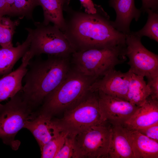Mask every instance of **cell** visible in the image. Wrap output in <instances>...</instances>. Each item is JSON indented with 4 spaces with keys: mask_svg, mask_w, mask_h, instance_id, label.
<instances>
[{
    "mask_svg": "<svg viewBox=\"0 0 158 158\" xmlns=\"http://www.w3.org/2000/svg\"><path fill=\"white\" fill-rule=\"evenodd\" d=\"M94 14L75 11L66 21L63 32L76 51L126 46V35L113 26L112 21L101 6L95 4Z\"/></svg>",
    "mask_w": 158,
    "mask_h": 158,
    "instance_id": "1",
    "label": "cell"
},
{
    "mask_svg": "<svg viewBox=\"0 0 158 158\" xmlns=\"http://www.w3.org/2000/svg\"><path fill=\"white\" fill-rule=\"evenodd\" d=\"M46 60L39 58L29 61L23 77L22 97L33 109L64 80L70 71L68 57L49 55Z\"/></svg>",
    "mask_w": 158,
    "mask_h": 158,
    "instance_id": "2",
    "label": "cell"
},
{
    "mask_svg": "<svg viewBox=\"0 0 158 158\" xmlns=\"http://www.w3.org/2000/svg\"><path fill=\"white\" fill-rule=\"evenodd\" d=\"M96 80L75 69L70 71L63 82L45 98L39 112L53 117L74 107L87 97L90 86Z\"/></svg>",
    "mask_w": 158,
    "mask_h": 158,
    "instance_id": "3",
    "label": "cell"
},
{
    "mask_svg": "<svg viewBox=\"0 0 158 158\" xmlns=\"http://www.w3.org/2000/svg\"><path fill=\"white\" fill-rule=\"evenodd\" d=\"M126 46L76 51L72 54L75 69L97 79L126 60Z\"/></svg>",
    "mask_w": 158,
    "mask_h": 158,
    "instance_id": "4",
    "label": "cell"
},
{
    "mask_svg": "<svg viewBox=\"0 0 158 158\" xmlns=\"http://www.w3.org/2000/svg\"><path fill=\"white\" fill-rule=\"evenodd\" d=\"M35 24L34 29L25 28L31 39L29 48L25 54L31 59L43 54L68 57L76 51L64 33L56 26L40 22H35Z\"/></svg>",
    "mask_w": 158,
    "mask_h": 158,
    "instance_id": "5",
    "label": "cell"
},
{
    "mask_svg": "<svg viewBox=\"0 0 158 158\" xmlns=\"http://www.w3.org/2000/svg\"><path fill=\"white\" fill-rule=\"evenodd\" d=\"M10 98L6 104L0 105V138L16 150L20 144L15 140L16 135L36 112L23 100L21 91Z\"/></svg>",
    "mask_w": 158,
    "mask_h": 158,
    "instance_id": "6",
    "label": "cell"
},
{
    "mask_svg": "<svg viewBox=\"0 0 158 158\" xmlns=\"http://www.w3.org/2000/svg\"><path fill=\"white\" fill-rule=\"evenodd\" d=\"M96 93L90 92L82 102L65 111L63 117L57 119L64 130L77 134L92 126L107 123L102 116Z\"/></svg>",
    "mask_w": 158,
    "mask_h": 158,
    "instance_id": "7",
    "label": "cell"
},
{
    "mask_svg": "<svg viewBox=\"0 0 158 158\" xmlns=\"http://www.w3.org/2000/svg\"><path fill=\"white\" fill-rule=\"evenodd\" d=\"M107 123L92 126L75 134L77 158H107L112 126Z\"/></svg>",
    "mask_w": 158,
    "mask_h": 158,
    "instance_id": "8",
    "label": "cell"
},
{
    "mask_svg": "<svg viewBox=\"0 0 158 158\" xmlns=\"http://www.w3.org/2000/svg\"><path fill=\"white\" fill-rule=\"evenodd\" d=\"M142 37L131 32L126 35V56L129 59V71L146 78L158 75V56L147 49Z\"/></svg>",
    "mask_w": 158,
    "mask_h": 158,
    "instance_id": "9",
    "label": "cell"
},
{
    "mask_svg": "<svg viewBox=\"0 0 158 158\" xmlns=\"http://www.w3.org/2000/svg\"><path fill=\"white\" fill-rule=\"evenodd\" d=\"M98 93L99 105L102 116L112 126H123L139 107L130 102L105 94Z\"/></svg>",
    "mask_w": 158,
    "mask_h": 158,
    "instance_id": "10",
    "label": "cell"
},
{
    "mask_svg": "<svg viewBox=\"0 0 158 158\" xmlns=\"http://www.w3.org/2000/svg\"><path fill=\"white\" fill-rule=\"evenodd\" d=\"M131 72L123 73L114 69L97 79L90 86L91 92H101L106 95L127 100Z\"/></svg>",
    "mask_w": 158,
    "mask_h": 158,
    "instance_id": "11",
    "label": "cell"
},
{
    "mask_svg": "<svg viewBox=\"0 0 158 158\" xmlns=\"http://www.w3.org/2000/svg\"><path fill=\"white\" fill-rule=\"evenodd\" d=\"M52 117L43 113L36 112L24 126V128L29 130L33 135L40 149L64 130L57 119H53Z\"/></svg>",
    "mask_w": 158,
    "mask_h": 158,
    "instance_id": "12",
    "label": "cell"
},
{
    "mask_svg": "<svg viewBox=\"0 0 158 158\" xmlns=\"http://www.w3.org/2000/svg\"><path fill=\"white\" fill-rule=\"evenodd\" d=\"M109 4L116 14L115 20L112 21L113 27L125 35L130 33L131 22L133 19L138 21L142 12L136 7L135 0H109Z\"/></svg>",
    "mask_w": 158,
    "mask_h": 158,
    "instance_id": "13",
    "label": "cell"
},
{
    "mask_svg": "<svg viewBox=\"0 0 158 158\" xmlns=\"http://www.w3.org/2000/svg\"><path fill=\"white\" fill-rule=\"evenodd\" d=\"M158 123V100L150 96L125 122L127 128L137 130Z\"/></svg>",
    "mask_w": 158,
    "mask_h": 158,
    "instance_id": "14",
    "label": "cell"
},
{
    "mask_svg": "<svg viewBox=\"0 0 158 158\" xmlns=\"http://www.w3.org/2000/svg\"><path fill=\"white\" fill-rule=\"evenodd\" d=\"M31 59L25 54L22 63L16 70L5 75L0 79V102L11 98L22 89V80L27 70L29 62Z\"/></svg>",
    "mask_w": 158,
    "mask_h": 158,
    "instance_id": "15",
    "label": "cell"
},
{
    "mask_svg": "<svg viewBox=\"0 0 158 158\" xmlns=\"http://www.w3.org/2000/svg\"><path fill=\"white\" fill-rule=\"evenodd\" d=\"M107 158H135L128 129L123 126H112Z\"/></svg>",
    "mask_w": 158,
    "mask_h": 158,
    "instance_id": "16",
    "label": "cell"
},
{
    "mask_svg": "<svg viewBox=\"0 0 158 158\" xmlns=\"http://www.w3.org/2000/svg\"><path fill=\"white\" fill-rule=\"evenodd\" d=\"M31 36L28 37L22 43H18L16 47L0 48V75H6L12 72L16 62L28 50L31 43Z\"/></svg>",
    "mask_w": 158,
    "mask_h": 158,
    "instance_id": "17",
    "label": "cell"
},
{
    "mask_svg": "<svg viewBox=\"0 0 158 158\" xmlns=\"http://www.w3.org/2000/svg\"><path fill=\"white\" fill-rule=\"evenodd\" d=\"M128 129L135 158H158V142L137 130Z\"/></svg>",
    "mask_w": 158,
    "mask_h": 158,
    "instance_id": "18",
    "label": "cell"
},
{
    "mask_svg": "<svg viewBox=\"0 0 158 158\" xmlns=\"http://www.w3.org/2000/svg\"><path fill=\"white\" fill-rule=\"evenodd\" d=\"M67 0H39L42 8L44 16L42 23L45 25L52 23L63 32L66 27L63 10Z\"/></svg>",
    "mask_w": 158,
    "mask_h": 158,
    "instance_id": "19",
    "label": "cell"
},
{
    "mask_svg": "<svg viewBox=\"0 0 158 158\" xmlns=\"http://www.w3.org/2000/svg\"><path fill=\"white\" fill-rule=\"evenodd\" d=\"M144 78L131 73L127 100L138 107L142 105L150 95V89Z\"/></svg>",
    "mask_w": 158,
    "mask_h": 158,
    "instance_id": "20",
    "label": "cell"
},
{
    "mask_svg": "<svg viewBox=\"0 0 158 158\" xmlns=\"http://www.w3.org/2000/svg\"><path fill=\"white\" fill-rule=\"evenodd\" d=\"M19 23L18 20H12L4 16L0 18V45L1 47H13V38Z\"/></svg>",
    "mask_w": 158,
    "mask_h": 158,
    "instance_id": "21",
    "label": "cell"
},
{
    "mask_svg": "<svg viewBox=\"0 0 158 158\" xmlns=\"http://www.w3.org/2000/svg\"><path fill=\"white\" fill-rule=\"evenodd\" d=\"M148 14L147 22L141 30L134 32L137 36L142 37L144 36L158 42V12L149 9L146 12Z\"/></svg>",
    "mask_w": 158,
    "mask_h": 158,
    "instance_id": "22",
    "label": "cell"
},
{
    "mask_svg": "<svg viewBox=\"0 0 158 158\" xmlns=\"http://www.w3.org/2000/svg\"><path fill=\"white\" fill-rule=\"evenodd\" d=\"M69 133L64 130L45 144L41 149V158H54L63 145Z\"/></svg>",
    "mask_w": 158,
    "mask_h": 158,
    "instance_id": "23",
    "label": "cell"
},
{
    "mask_svg": "<svg viewBox=\"0 0 158 158\" xmlns=\"http://www.w3.org/2000/svg\"><path fill=\"white\" fill-rule=\"evenodd\" d=\"M38 6L39 0H14L10 16L31 18L33 10Z\"/></svg>",
    "mask_w": 158,
    "mask_h": 158,
    "instance_id": "24",
    "label": "cell"
},
{
    "mask_svg": "<svg viewBox=\"0 0 158 158\" xmlns=\"http://www.w3.org/2000/svg\"><path fill=\"white\" fill-rule=\"evenodd\" d=\"M75 134L69 133L64 143L54 158H77L74 144Z\"/></svg>",
    "mask_w": 158,
    "mask_h": 158,
    "instance_id": "25",
    "label": "cell"
},
{
    "mask_svg": "<svg viewBox=\"0 0 158 158\" xmlns=\"http://www.w3.org/2000/svg\"><path fill=\"white\" fill-rule=\"evenodd\" d=\"M136 130L149 138L158 142V123Z\"/></svg>",
    "mask_w": 158,
    "mask_h": 158,
    "instance_id": "26",
    "label": "cell"
},
{
    "mask_svg": "<svg viewBox=\"0 0 158 158\" xmlns=\"http://www.w3.org/2000/svg\"><path fill=\"white\" fill-rule=\"evenodd\" d=\"M147 84L150 90V97L153 99L158 100V75L149 77Z\"/></svg>",
    "mask_w": 158,
    "mask_h": 158,
    "instance_id": "27",
    "label": "cell"
},
{
    "mask_svg": "<svg viewBox=\"0 0 158 158\" xmlns=\"http://www.w3.org/2000/svg\"><path fill=\"white\" fill-rule=\"evenodd\" d=\"M141 0L142 5L140 9L141 12L145 13L149 9L154 11H158V0Z\"/></svg>",
    "mask_w": 158,
    "mask_h": 158,
    "instance_id": "28",
    "label": "cell"
},
{
    "mask_svg": "<svg viewBox=\"0 0 158 158\" xmlns=\"http://www.w3.org/2000/svg\"><path fill=\"white\" fill-rule=\"evenodd\" d=\"M81 4L84 8L85 12L89 14H94L97 9L92 0H79Z\"/></svg>",
    "mask_w": 158,
    "mask_h": 158,
    "instance_id": "29",
    "label": "cell"
}]
</instances>
